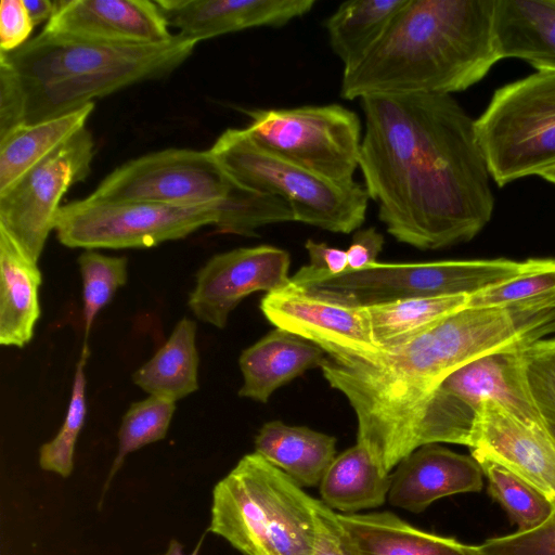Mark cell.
<instances>
[{
    "label": "cell",
    "mask_w": 555,
    "mask_h": 555,
    "mask_svg": "<svg viewBox=\"0 0 555 555\" xmlns=\"http://www.w3.org/2000/svg\"><path fill=\"white\" fill-rule=\"evenodd\" d=\"M199 357L196 323L181 319L167 341L133 375V383L150 396L178 401L198 389Z\"/></svg>",
    "instance_id": "4316f807"
},
{
    "label": "cell",
    "mask_w": 555,
    "mask_h": 555,
    "mask_svg": "<svg viewBox=\"0 0 555 555\" xmlns=\"http://www.w3.org/2000/svg\"><path fill=\"white\" fill-rule=\"evenodd\" d=\"M255 452L298 486H319L336 457V438L304 426L270 421L255 438Z\"/></svg>",
    "instance_id": "cb8c5ba5"
},
{
    "label": "cell",
    "mask_w": 555,
    "mask_h": 555,
    "mask_svg": "<svg viewBox=\"0 0 555 555\" xmlns=\"http://www.w3.org/2000/svg\"><path fill=\"white\" fill-rule=\"evenodd\" d=\"M522 377L543 422H555V336L520 350Z\"/></svg>",
    "instance_id": "836d02e7"
},
{
    "label": "cell",
    "mask_w": 555,
    "mask_h": 555,
    "mask_svg": "<svg viewBox=\"0 0 555 555\" xmlns=\"http://www.w3.org/2000/svg\"><path fill=\"white\" fill-rule=\"evenodd\" d=\"M541 177L547 180L548 182L555 184V167L545 171Z\"/></svg>",
    "instance_id": "ee69618b"
},
{
    "label": "cell",
    "mask_w": 555,
    "mask_h": 555,
    "mask_svg": "<svg viewBox=\"0 0 555 555\" xmlns=\"http://www.w3.org/2000/svg\"><path fill=\"white\" fill-rule=\"evenodd\" d=\"M534 263L535 259L502 258L377 262L363 270L347 269L339 274L308 264L291 276V281L340 301L370 307L422 296H472L530 270Z\"/></svg>",
    "instance_id": "ba28073f"
},
{
    "label": "cell",
    "mask_w": 555,
    "mask_h": 555,
    "mask_svg": "<svg viewBox=\"0 0 555 555\" xmlns=\"http://www.w3.org/2000/svg\"><path fill=\"white\" fill-rule=\"evenodd\" d=\"M408 0H349L325 21L328 41L344 69L360 62Z\"/></svg>",
    "instance_id": "83f0119b"
},
{
    "label": "cell",
    "mask_w": 555,
    "mask_h": 555,
    "mask_svg": "<svg viewBox=\"0 0 555 555\" xmlns=\"http://www.w3.org/2000/svg\"><path fill=\"white\" fill-rule=\"evenodd\" d=\"M337 517L353 555H481L479 545L424 531L390 512Z\"/></svg>",
    "instance_id": "ffe728a7"
},
{
    "label": "cell",
    "mask_w": 555,
    "mask_h": 555,
    "mask_svg": "<svg viewBox=\"0 0 555 555\" xmlns=\"http://www.w3.org/2000/svg\"><path fill=\"white\" fill-rule=\"evenodd\" d=\"M209 532L244 555H315L318 500L258 453L214 488Z\"/></svg>",
    "instance_id": "5b68a950"
},
{
    "label": "cell",
    "mask_w": 555,
    "mask_h": 555,
    "mask_svg": "<svg viewBox=\"0 0 555 555\" xmlns=\"http://www.w3.org/2000/svg\"><path fill=\"white\" fill-rule=\"evenodd\" d=\"M250 137L272 153L337 183L359 168L362 125L338 104L246 111Z\"/></svg>",
    "instance_id": "8fae6325"
},
{
    "label": "cell",
    "mask_w": 555,
    "mask_h": 555,
    "mask_svg": "<svg viewBox=\"0 0 555 555\" xmlns=\"http://www.w3.org/2000/svg\"><path fill=\"white\" fill-rule=\"evenodd\" d=\"M82 281V317L88 335L99 312L128 280V258L106 256L86 249L78 257Z\"/></svg>",
    "instance_id": "d6a6232c"
},
{
    "label": "cell",
    "mask_w": 555,
    "mask_h": 555,
    "mask_svg": "<svg viewBox=\"0 0 555 555\" xmlns=\"http://www.w3.org/2000/svg\"><path fill=\"white\" fill-rule=\"evenodd\" d=\"M203 541H204V535H202L196 547L190 555H198ZM163 555H186V554H184V552H183V545H181L176 539H171L167 551Z\"/></svg>",
    "instance_id": "7bdbcfd3"
},
{
    "label": "cell",
    "mask_w": 555,
    "mask_h": 555,
    "mask_svg": "<svg viewBox=\"0 0 555 555\" xmlns=\"http://www.w3.org/2000/svg\"><path fill=\"white\" fill-rule=\"evenodd\" d=\"M104 201L212 205L219 233L237 234L254 207V192L236 183L209 150L167 149L131 159L113 170L89 195Z\"/></svg>",
    "instance_id": "52a82bcc"
},
{
    "label": "cell",
    "mask_w": 555,
    "mask_h": 555,
    "mask_svg": "<svg viewBox=\"0 0 555 555\" xmlns=\"http://www.w3.org/2000/svg\"><path fill=\"white\" fill-rule=\"evenodd\" d=\"M42 33L62 38L150 46L172 39L169 24L151 0H56Z\"/></svg>",
    "instance_id": "2e32d148"
},
{
    "label": "cell",
    "mask_w": 555,
    "mask_h": 555,
    "mask_svg": "<svg viewBox=\"0 0 555 555\" xmlns=\"http://www.w3.org/2000/svg\"><path fill=\"white\" fill-rule=\"evenodd\" d=\"M26 124V95L23 82L0 55V138Z\"/></svg>",
    "instance_id": "8d00e7d4"
},
{
    "label": "cell",
    "mask_w": 555,
    "mask_h": 555,
    "mask_svg": "<svg viewBox=\"0 0 555 555\" xmlns=\"http://www.w3.org/2000/svg\"><path fill=\"white\" fill-rule=\"evenodd\" d=\"M488 400L524 422L544 423L524 382L520 350L500 351L460 366L437 384L415 420L412 450L440 442L469 447L477 417Z\"/></svg>",
    "instance_id": "30bf717a"
},
{
    "label": "cell",
    "mask_w": 555,
    "mask_h": 555,
    "mask_svg": "<svg viewBox=\"0 0 555 555\" xmlns=\"http://www.w3.org/2000/svg\"><path fill=\"white\" fill-rule=\"evenodd\" d=\"M506 466L555 500V443L544 423L519 420L495 401L483 403L469 447Z\"/></svg>",
    "instance_id": "e0dca14e"
},
{
    "label": "cell",
    "mask_w": 555,
    "mask_h": 555,
    "mask_svg": "<svg viewBox=\"0 0 555 555\" xmlns=\"http://www.w3.org/2000/svg\"><path fill=\"white\" fill-rule=\"evenodd\" d=\"M289 254L271 245L241 247L212 256L196 273L189 295L192 313L217 328L249 294L270 293L286 286Z\"/></svg>",
    "instance_id": "9a60e30c"
},
{
    "label": "cell",
    "mask_w": 555,
    "mask_h": 555,
    "mask_svg": "<svg viewBox=\"0 0 555 555\" xmlns=\"http://www.w3.org/2000/svg\"><path fill=\"white\" fill-rule=\"evenodd\" d=\"M359 168L378 219L398 242L439 249L490 221L494 197L475 119L447 94H373Z\"/></svg>",
    "instance_id": "6da1fadb"
},
{
    "label": "cell",
    "mask_w": 555,
    "mask_h": 555,
    "mask_svg": "<svg viewBox=\"0 0 555 555\" xmlns=\"http://www.w3.org/2000/svg\"><path fill=\"white\" fill-rule=\"evenodd\" d=\"M88 351V346L85 344L76 366L64 422L56 436L42 444L39 450L40 467L63 478L69 477L73 472L76 442L87 416L85 365Z\"/></svg>",
    "instance_id": "1f68e13d"
},
{
    "label": "cell",
    "mask_w": 555,
    "mask_h": 555,
    "mask_svg": "<svg viewBox=\"0 0 555 555\" xmlns=\"http://www.w3.org/2000/svg\"><path fill=\"white\" fill-rule=\"evenodd\" d=\"M198 43L179 33L164 43L133 46L41 31L0 55L20 76L26 94V124H35L132 85L164 78L182 65Z\"/></svg>",
    "instance_id": "277c9868"
},
{
    "label": "cell",
    "mask_w": 555,
    "mask_h": 555,
    "mask_svg": "<svg viewBox=\"0 0 555 555\" xmlns=\"http://www.w3.org/2000/svg\"><path fill=\"white\" fill-rule=\"evenodd\" d=\"M94 109L89 103L70 113L25 124L0 138V193L86 128Z\"/></svg>",
    "instance_id": "d4e9b609"
},
{
    "label": "cell",
    "mask_w": 555,
    "mask_h": 555,
    "mask_svg": "<svg viewBox=\"0 0 555 555\" xmlns=\"http://www.w3.org/2000/svg\"><path fill=\"white\" fill-rule=\"evenodd\" d=\"M544 426L555 443V422H544Z\"/></svg>",
    "instance_id": "f6af8a7d"
},
{
    "label": "cell",
    "mask_w": 555,
    "mask_h": 555,
    "mask_svg": "<svg viewBox=\"0 0 555 555\" xmlns=\"http://www.w3.org/2000/svg\"><path fill=\"white\" fill-rule=\"evenodd\" d=\"M42 274L36 261L0 229V344L27 345L40 318Z\"/></svg>",
    "instance_id": "603a6c76"
},
{
    "label": "cell",
    "mask_w": 555,
    "mask_h": 555,
    "mask_svg": "<svg viewBox=\"0 0 555 555\" xmlns=\"http://www.w3.org/2000/svg\"><path fill=\"white\" fill-rule=\"evenodd\" d=\"M468 297L422 296L365 307L374 341L379 349L400 345L467 307Z\"/></svg>",
    "instance_id": "f1b7e54d"
},
{
    "label": "cell",
    "mask_w": 555,
    "mask_h": 555,
    "mask_svg": "<svg viewBox=\"0 0 555 555\" xmlns=\"http://www.w3.org/2000/svg\"><path fill=\"white\" fill-rule=\"evenodd\" d=\"M488 479V490L525 531L540 525L552 513L554 502L546 494L506 466L482 454L472 453Z\"/></svg>",
    "instance_id": "f546056e"
},
{
    "label": "cell",
    "mask_w": 555,
    "mask_h": 555,
    "mask_svg": "<svg viewBox=\"0 0 555 555\" xmlns=\"http://www.w3.org/2000/svg\"><path fill=\"white\" fill-rule=\"evenodd\" d=\"M391 485L369 452L359 443L334 459L319 488L321 501L331 509L357 514L383 505Z\"/></svg>",
    "instance_id": "484cf974"
},
{
    "label": "cell",
    "mask_w": 555,
    "mask_h": 555,
    "mask_svg": "<svg viewBox=\"0 0 555 555\" xmlns=\"http://www.w3.org/2000/svg\"><path fill=\"white\" fill-rule=\"evenodd\" d=\"M34 27L24 0H1L0 52H12L24 46L30 40Z\"/></svg>",
    "instance_id": "74e56055"
},
{
    "label": "cell",
    "mask_w": 555,
    "mask_h": 555,
    "mask_svg": "<svg viewBox=\"0 0 555 555\" xmlns=\"http://www.w3.org/2000/svg\"><path fill=\"white\" fill-rule=\"evenodd\" d=\"M94 153L85 128L0 193V229L34 261L55 228L64 194L88 177Z\"/></svg>",
    "instance_id": "4fadbf2b"
},
{
    "label": "cell",
    "mask_w": 555,
    "mask_h": 555,
    "mask_svg": "<svg viewBox=\"0 0 555 555\" xmlns=\"http://www.w3.org/2000/svg\"><path fill=\"white\" fill-rule=\"evenodd\" d=\"M319 540L315 555H353L337 513L318 500Z\"/></svg>",
    "instance_id": "f35d334b"
},
{
    "label": "cell",
    "mask_w": 555,
    "mask_h": 555,
    "mask_svg": "<svg viewBox=\"0 0 555 555\" xmlns=\"http://www.w3.org/2000/svg\"><path fill=\"white\" fill-rule=\"evenodd\" d=\"M385 238L375 228L358 229L351 244L346 249L348 269L363 270L377 263L383 250Z\"/></svg>",
    "instance_id": "ab89813d"
},
{
    "label": "cell",
    "mask_w": 555,
    "mask_h": 555,
    "mask_svg": "<svg viewBox=\"0 0 555 555\" xmlns=\"http://www.w3.org/2000/svg\"><path fill=\"white\" fill-rule=\"evenodd\" d=\"M475 130L499 186L555 167V72L537 70L495 90Z\"/></svg>",
    "instance_id": "9c48e42d"
},
{
    "label": "cell",
    "mask_w": 555,
    "mask_h": 555,
    "mask_svg": "<svg viewBox=\"0 0 555 555\" xmlns=\"http://www.w3.org/2000/svg\"><path fill=\"white\" fill-rule=\"evenodd\" d=\"M495 0H408L383 37L344 69L340 95L447 94L468 89L500 61Z\"/></svg>",
    "instance_id": "3957f363"
},
{
    "label": "cell",
    "mask_w": 555,
    "mask_h": 555,
    "mask_svg": "<svg viewBox=\"0 0 555 555\" xmlns=\"http://www.w3.org/2000/svg\"><path fill=\"white\" fill-rule=\"evenodd\" d=\"M496 346L492 321L481 310L465 307L400 345L366 358L326 357L320 369L354 411L357 443L390 474L413 452L415 420L437 384Z\"/></svg>",
    "instance_id": "7a4b0ae2"
},
{
    "label": "cell",
    "mask_w": 555,
    "mask_h": 555,
    "mask_svg": "<svg viewBox=\"0 0 555 555\" xmlns=\"http://www.w3.org/2000/svg\"><path fill=\"white\" fill-rule=\"evenodd\" d=\"M482 475L473 456L438 443L425 444L396 466L388 500L393 506L422 513L438 499L480 491Z\"/></svg>",
    "instance_id": "d6986e66"
},
{
    "label": "cell",
    "mask_w": 555,
    "mask_h": 555,
    "mask_svg": "<svg viewBox=\"0 0 555 555\" xmlns=\"http://www.w3.org/2000/svg\"><path fill=\"white\" fill-rule=\"evenodd\" d=\"M548 296H555V259H535L530 270L469 296L467 307L504 306Z\"/></svg>",
    "instance_id": "e575fe53"
},
{
    "label": "cell",
    "mask_w": 555,
    "mask_h": 555,
    "mask_svg": "<svg viewBox=\"0 0 555 555\" xmlns=\"http://www.w3.org/2000/svg\"><path fill=\"white\" fill-rule=\"evenodd\" d=\"M175 410V401L157 396H150L129 406L121 420L117 455L104 482L100 504L126 456L166 437Z\"/></svg>",
    "instance_id": "4dcf8cb0"
},
{
    "label": "cell",
    "mask_w": 555,
    "mask_h": 555,
    "mask_svg": "<svg viewBox=\"0 0 555 555\" xmlns=\"http://www.w3.org/2000/svg\"><path fill=\"white\" fill-rule=\"evenodd\" d=\"M25 7L35 26L49 21L55 10V1L24 0Z\"/></svg>",
    "instance_id": "b9f144b4"
},
{
    "label": "cell",
    "mask_w": 555,
    "mask_h": 555,
    "mask_svg": "<svg viewBox=\"0 0 555 555\" xmlns=\"http://www.w3.org/2000/svg\"><path fill=\"white\" fill-rule=\"evenodd\" d=\"M264 318L321 348L327 358L350 360L379 351L365 307L351 305L294 282L267 293L260 301Z\"/></svg>",
    "instance_id": "5bb4252c"
},
{
    "label": "cell",
    "mask_w": 555,
    "mask_h": 555,
    "mask_svg": "<svg viewBox=\"0 0 555 555\" xmlns=\"http://www.w3.org/2000/svg\"><path fill=\"white\" fill-rule=\"evenodd\" d=\"M212 205H171L104 201L90 196L61 207L55 222L59 242L70 248H149L183 238L205 225L216 227Z\"/></svg>",
    "instance_id": "7c38bea8"
},
{
    "label": "cell",
    "mask_w": 555,
    "mask_h": 555,
    "mask_svg": "<svg viewBox=\"0 0 555 555\" xmlns=\"http://www.w3.org/2000/svg\"><path fill=\"white\" fill-rule=\"evenodd\" d=\"M305 248L309 255V266L330 274H339L348 269L347 253L344 249L307 240Z\"/></svg>",
    "instance_id": "60d3db41"
},
{
    "label": "cell",
    "mask_w": 555,
    "mask_h": 555,
    "mask_svg": "<svg viewBox=\"0 0 555 555\" xmlns=\"http://www.w3.org/2000/svg\"><path fill=\"white\" fill-rule=\"evenodd\" d=\"M326 357L314 344L275 327L242 351L238 396L266 403L278 388L309 369L320 367Z\"/></svg>",
    "instance_id": "44dd1931"
},
{
    "label": "cell",
    "mask_w": 555,
    "mask_h": 555,
    "mask_svg": "<svg viewBox=\"0 0 555 555\" xmlns=\"http://www.w3.org/2000/svg\"><path fill=\"white\" fill-rule=\"evenodd\" d=\"M169 26L198 42L256 27H283L314 0H155Z\"/></svg>",
    "instance_id": "ac0fdd59"
},
{
    "label": "cell",
    "mask_w": 555,
    "mask_h": 555,
    "mask_svg": "<svg viewBox=\"0 0 555 555\" xmlns=\"http://www.w3.org/2000/svg\"><path fill=\"white\" fill-rule=\"evenodd\" d=\"M548 517L540 525L479 545L481 555H555V500Z\"/></svg>",
    "instance_id": "d590c367"
},
{
    "label": "cell",
    "mask_w": 555,
    "mask_h": 555,
    "mask_svg": "<svg viewBox=\"0 0 555 555\" xmlns=\"http://www.w3.org/2000/svg\"><path fill=\"white\" fill-rule=\"evenodd\" d=\"M493 30L501 60L555 72V0H495Z\"/></svg>",
    "instance_id": "7402d4cb"
},
{
    "label": "cell",
    "mask_w": 555,
    "mask_h": 555,
    "mask_svg": "<svg viewBox=\"0 0 555 555\" xmlns=\"http://www.w3.org/2000/svg\"><path fill=\"white\" fill-rule=\"evenodd\" d=\"M209 152L240 185L287 203L295 221L349 234L365 220L364 185L324 179L261 146L245 128H228Z\"/></svg>",
    "instance_id": "8992f818"
}]
</instances>
